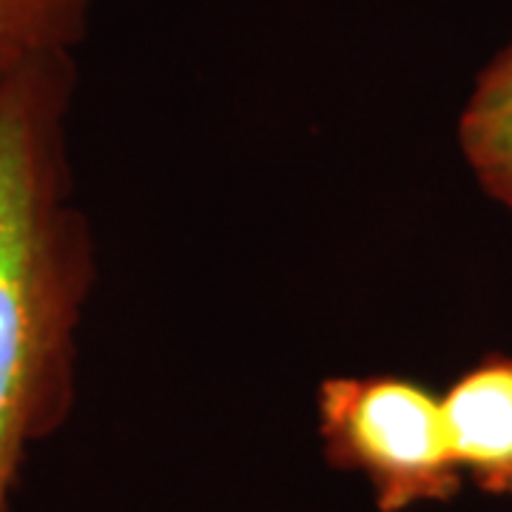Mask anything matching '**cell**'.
Listing matches in <instances>:
<instances>
[{
	"mask_svg": "<svg viewBox=\"0 0 512 512\" xmlns=\"http://www.w3.org/2000/svg\"><path fill=\"white\" fill-rule=\"evenodd\" d=\"M441 407L464 481L512 501V353H490L458 373Z\"/></svg>",
	"mask_w": 512,
	"mask_h": 512,
	"instance_id": "3",
	"label": "cell"
},
{
	"mask_svg": "<svg viewBox=\"0 0 512 512\" xmlns=\"http://www.w3.org/2000/svg\"><path fill=\"white\" fill-rule=\"evenodd\" d=\"M316 439L333 470L359 476L376 512L450 504L458 470L441 393L396 373H333L313 393Z\"/></svg>",
	"mask_w": 512,
	"mask_h": 512,
	"instance_id": "2",
	"label": "cell"
},
{
	"mask_svg": "<svg viewBox=\"0 0 512 512\" xmlns=\"http://www.w3.org/2000/svg\"><path fill=\"white\" fill-rule=\"evenodd\" d=\"M97 0H0V89L46 57L77 55Z\"/></svg>",
	"mask_w": 512,
	"mask_h": 512,
	"instance_id": "5",
	"label": "cell"
},
{
	"mask_svg": "<svg viewBox=\"0 0 512 512\" xmlns=\"http://www.w3.org/2000/svg\"><path fill=\"white\" fill-rule=\"evenodd\" d=\"M456 143L478 188L512 214V37L476 74Z\"/></svg>",
	"mask_w": 512,
	"mask_h": 512,
	"instance_id": "4",
	"label": "cell"
},
{
	"mask_svg": "<svg viewBox=\"0 0 512 512\" xmlns=\"http://www.w3.org/2000/svg\"><path fill=\"white\" fill-rule=\"evenodd\" d=\"M74 94L77 55L46 57L0 89V512L77 396L97 254L74 191Z\"/></svg>",
	"mask_w": 512,
	"mask_h": 512,
	"instance_id": "1",
	"label": "cell"
}]
</instances>
